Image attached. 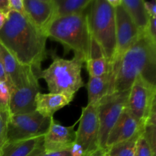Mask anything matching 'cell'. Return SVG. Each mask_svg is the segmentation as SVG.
I'll return each instance as SVG.
<instances>
[{
	"instance_id": "4316f807",
	"label": "cell",
	"mask_w": 156,
	"mask_h": 156,
	"mask_svg": "<svg viewBox=\"0 0 156 156\" xmlns=\"http://www.w3.org/2000/svg\"><path fill=\"white\" fill-rule=\"evenodd\" d=\"M156 17H151L149 18V25L146 29V33L149 35L153 41H156Z\"/></svg>"
},
{
	"instance_id": "d4e9b609",
	"label": "cell",
	"mask_w": 156,
	"mask_h": 156,
	"mask_svg": "<svg viewBox=\"0 0 156 156\" xmlns=\"http://www.w3.org/2000/svg\"><path fill=\"white\" fill-rule=\"evenodd\" d=\"M10 92L7 85L0 82V102L5 108H8Z\"/></svg>"
},
{
	"instance_id": "83f0119b",
	"label": "cell",
	"mask_w": 156,
	"mask_h": 156,
	"mask_svg": "<svg viewBox=\"0 0 156 156\" xmlns=\"http://www.w3.org/2000/svg\"><path fill=\"white\" fill-rule=\"evenodd\" d=\"M144 3V7L146 9V12H147L149 18L151 17H156V1L152 2H146L143 1Z\"/></svg>"
},
{
	"instance_id": "d6986e66",
	"label": "cell",
	"mask_w": 156,
	"mask_h": 156,
	"mask_svg": "<svg viewBox=\"0 0 156 156\" xmlns=\"http://www.w3.org/2000/svg\"><path fill=\"white\" fill-rule=\"evenodd\" d=\"M44 136L21 141L7 143L0 152V156H28L44 143Z\"/></svg>"
},
{
	"instance_id": "44dd1931",
	"label": "cell",
	"mask_w": 156,
	"mask_h": 156,
	"mask_svg": "<svg viewBox=\"0 0 156 156\" xmlns=\"http://www.w3.org/2000/svg\"><path fill=\"white\" fill-rule=\"evenodd\" d=\"M92 0H55L56 18L83 13L89 8Z\"/></svg>"
},
{
	"instance_id": "ffe728a7",
	"label": "cell",
	"mask_w": 156,
	"mask_h": 156,
	"mask_svg": "<svg viewBox=\"0 0 156 156\" xmlns=\"http://www.w3.org/2000/svg\"><path fill=\"white\" fill-rule=\"evenodd\" d=\"M121 4L140 33L146 32L149 25V16L145 9L143 0H122Z\"/></svg>"
},
{
	"instance_id": "8fae6325",
	"label": "cell",
	"mask_w": 156,
	"mask_h": 156,
	"mask_svg": "<svg viewBox=\"0 0 156 156\" xmlns=\"http://www.w3.org/2000/svg\"><path fill=\"white\" fill-rule=\"evenodd\" d=\"M114 10L117 48L114 61L111 66V70L118 62L123 53L136 42L141 34H143L140 33L122 4L116 7Z\"/></svg>"
},
{
	"instance_id": "8d00e7d4",
	"label": "cell",
	"mask_w": 156,
	"mask_h": 156,
	"mask_svg": "<svg viewBox=\"0 0 156 156\" xmlns=\"http://www.w3.org/2000/svg\"><path fill=\"white\" fill-rule=\"evenodd\" d=\"M104 156H107V155H104Z\"/></svg>"
},
{
	"instance_id": "277c9868",
	"label": "cell",
	"mask_w": 156,
	"mask_h": 156,
	"mask_svg": "<svg viewBox=\"0 0 156 156\" xmlns=\"http://www.w3.org/2000/svg\"><path fill=\"white\" fill-rule=\"evenodd\" d=\"M53 62L50 66L36 73L38 79H43L50 93L65 94L74 98L76 93L84 86L81 72L84 61L74 56L71 59L59 57L56 52H50Z\"/></svg>"
},
{
	"instance_id": "d590c367",
	"label": "cell",
	"mask_w": 156,
	"mask_h": 156,
	"mask_svg": "<svg viewBox=\"0 0 156 156\" xmlns=\"http://www.w3.org/2000/svg\"><path fill=\"white\" fill-rule=\"evenodd\" d=\"M8 108H5L4 107L2 106V104H1V102H0V110H7ZM9 110V109H8Z\"/></svg>"
},
{
	"instance_id": "7402d4cb",
	"label": "cell",
	"mask_w": 156,
	"mask_h": 156,
	"mask_svg": "<svg viewBox=\"0 0 156 156\" xmlns=\"http://www.w3.org/2000/svg\"><path fill=\"white\" fill-rule=\"evenodd\" d=\"M137 140H128L114 145L105 152V155L107 156H136Z\"/></svg>"
},
{
	"instance_id": "6da1fadb",
	"label": "cell",
	"mask_w": 156,
	"mask_h": 156,
	"mask_svg": "<svg viewBox=\"0 0 156 156\" xmlns=\"http://www.w3.org/2000/svg\"><path fill=\"white\" fill-rule=\"evenodd\" d=\"M47 36L27 17L9 11L7 20L0 30V43L21 65L31 66L35 73L47 56Z\"/></svg>"
},
{
	"instance_id": "f546056e",
	"label": "cell",
	"mask_w": 156,
	"mask_h": 156,
	"mask_svg": "<svg viewBox=\"0 0 156 156\" xmlns=\"http://www.w3.org/2000/svg\"><path fill=\"white\" fill-rule=\"evenodd\" d=\"M9 11V0H0V12L8 14Z\"/></svg>"
},
{
	"instance_id": "5b68a950",
	"label": "cell",
	"mask_w": 156,
	"mask_h": 156,
	"mask_svg": "<svg viewBox=\"0 0 156 156\" xmlns=\"http://www.w3.org/2000/svg\"><path fill=\"white\" fill-rule=\"evenodd\" d=\"M88 18L91 37L100 46L111 66L117 48L115 10L108 0H92Z\"/></svg>"
},
{
	"instance_id": "9c48e42d",
	"label": "cell",
	"mask_w": 156,
	"mask_h": 156,
	"mask_svg": "<svg viewBox=\"0 0 156 156\" xmlns=\"http://www.w3.org/2000/svg\"><path fill=\"white\" fill-rule=\"evenodd\" d=\"M76 131V143L81 146L85 156L101 150L98 143L99 121L98 105H88L82 108Z\"/></svg>"
},
{
	"instance_id": "603a6c76",
	"label": "cell",
	"mask_w": 156,
	"mask_h": 156,
	"mask_svg": "<svg viewBox=\"0 0 156 156\" xmlns=\"http://www.w3.org/2000/svg\"><path fill=\"white\" fill-rule=\"evenodd\" d=\"M9 117V110H0V152L7 143V126Z\"/></svg>"
},
{
	"instance_id": "3957f363",
	"label": "cell",
	"mask_w": 156,
	"mask_h": 156,
	"mask_svg": "<svg viewBox=\"0 0 156 156\" xmlns=\"http://www.w3.org/2000/svg\"><path fill=\"white\" fill-rule=\"evenodd\" d=\"M47 37L58 41L66 50H73L75 56L86 62L90 57L91 35L88 12L56 18L47 30Z\"/></svg>"
},
{
	"instance_id": "484cf974",
	"label": "cell",
	"mask_w": 156,
	"mask_h": 156,
	"mask_svg": "<svg viewBox=\"0 0 156 156\" xmlns=\"http://www.w3.org/2000/svg\"><path fill=\"white\" fill-rule=\"evenodd\" d=\"M9 9L10 11H14L27 17L23 0H9Z\"/></svg>"
},
{
	"instance_id": "e0dca14e",
	"label": "cell",
	"mask_w": 156,
	"mask_h": 156,
	"mask_svg": "<svg viewBox=\"0 0 156 156\" xmlns=\"http://www.w3.org/2000/svg\"><path fill=\"white\" fill-rule=\"evenodd\" d=\"M86 67L89 77H99L111 73V66L101 47L92 37L90 57L86 61Z\"/></svg>"
},
{
	"instance_id": "2e32d148",
	"label": "cell",
	"mask_w": 156,
	"mask_h": 156,
	"mask_svg": "<svg viewBox=\"0 0 156 156\" xmlns=\"http://www.w3.org/2000/svg\"><path fill=\"white\" fill-rule=\"evenodd\" d=\"M74 98L61 94L37 93L35 98V111L45 117H53L55 113L69 105Z\"/></svg>"
},
{
	"instance_id": "30bf717a",
	"label": "cell",
	"mask_w": 156,
	"mask_h": 156,
	"mask_svg": "<svg viewBox=\"0 0 156 156\" xmlns=\"http://www.w3.org/2000/svg\"><path fill=\"white\" fill-rule=\"evenodd\" d=\"M40 92L38 78L30 67L23 85L10 93L9 109L10 115L27 114L35 111V98Z\"/></svg>"
},
{
	"instance_id": "7a4b0ae2",
	"label": "cell",
	"mask_w": 156,
	"mask_h": 156,
	"mask_svg": "<svg viewBox=\"0 0 156 156\" xmlns=\"http://www.w3.org/2000/svg\"><path fill=\"white\" fill-rule=\"evenodd\" d=\"M155 69L156 41L144 32L111 69L112 85L110 94L130 89L139 76L156 86Z\"/></svg>"
},
{
	"instance_id": "f1b7e54d",
	"label": "cell",
	"mask_w": 156,
	"mask_h": 156,
	"mask_svg": "<svg viewBox=\"0 0 156 156\" xmlns=\"http://www.w3.org/2000/svg\"><path fill=\"white\" fill-rule=\"evenodd\" d=\"M73 147V146H72ZM71 149H67V150L59 151V152H43L42 156H72Z\"/></svg>"
},
{
	"instance_id": "52a82bcc",
	"label": "cell",
	"mask_w": 156,
	"mask_h": 156,
	"mask_svg": "<svg viewBox=\"0 0 156 156\" xmlns=\"http://www.w3.org/2000/svg\"><path fill=\"white\" fill-rule=\"evenodd\" d=\"M53 118L44 117L36 111L10 115L7 126V142L12 143L44 136Z\"/></svg>"
},
{
	"instance_id": "4dcf8cb0",
	"label": "cell",
	"mask_w": 156,
	"mask_h": 156,
	"mask_svg": "<svg viewBox=\"0 0 156 156\" xmlns=\"http://www.w3.org/2000/svg\"><path fill=\"white\" fill-rule=\"evenodd\" d=\"M0 82L5 83L7 85L8 88H9V82H8L7 77H6V75L5 73L4 68H3V65L1 61V59H0Z\"/></svg>"
},
{
	"instance_id": "cb8c5ba5",
	"label": "cell",
	"mask_w": 156,
	"mask_h": 156,
	"mask_svg": "<svg viewBox=\"0 0 156 156\" xmlns=\"http://www.w3.org/2000/svg\"><path fill=\"white\" fill-rule=\"evenodd\" d=\"M136 156H156L155 152L151 147L143 133L136 140Z\"/></svg>"
},
{
	"instance_id": "4fadbf2b",
	"label": "cell",
	"mask_w": 156,
	"mask_h": 156,
	"mask_svg": "<svg viewBox=\"0 0 156 156\" xmlns=\"http://www.w3.org/2000/svg\"><path fill=\"white\" fill-rule=\"evenodd\" d=\"M143 131L144 126L129 114L126 108L108 136L105 152L117 143L137 140L143 133Z\"/></svg>"
},
{
	"instance_id": "1f68e13d",
	"label": "cell",
	"mask_w": 156,
	"mask_h": 156,
	"mask_svg": "<svg viewBox=\"0 0 156 156\" xmlns=\"http://www.w3.org/2000/svg\"><path fill=\"white\" fill-rule=\"evenodd\" d=\"M43 152H44V146L42 144L39 147L37 148L35 150H34L28 156H42Z\"/></svg>"
},
{
	"instance_id": "e575fe53",
	"label": "cell",
	"mask_w": 156,
	"mask_h": 156,
	"mask_svg": "<svg viewBox=\"0 0 156 156\" xmlns=\"http://www.w3.org/2000/svg\"><path fill=\"white\" fill-rule=\"evenodd\" d=\"M104 155H105V152H104L103 151L98 150V151H97L96 152H94V154H92V155H91L89 156H104Z\"/></svg>"
},
{
	"instance_id": "9a60e30c",
	"label": "cell",
	"mask_w": 156,
	"mask_h": 156,
	"mask_svg": "<svg viewBox=\"0 0 156 156\" xmlns=\"http://www.w3.org/2000/svg\"><path fill=\"white\" fill-rule=\"evenodd\" d=\"M0 59L9 82V92H12L23 85L27 71L31 66L21 65L13 55L0 43Z\"/></svg>"
},
{
	"instance_id": "ac0fdd59",
	"label": "cell",
	"mask_w": 156,
	"mask_h": 156,
	"mask_svg": "<svg viewBox=\"0 0 156 156\" xmlns=\"http://www.w3.org/2000/svg\"><path fill=\"white\" fill-rule=\"evenodd\" d=\"M112 79L111 73L99 77H89L86 85L88 105H98L105 96L111 93Z\"/></svg>"
},
{
	"instance_id": "836d02e7",
	"label": "cell",
	"mask_w": 156,
	"mask_h": 156,
	"mask_svg": "<svg viewBox=\"0 0 156 156\" xmlns=\"http://www.w3.org/2000/svg\"><path fill=\"white\" fill-rule=\"evenodd\" d=\"M108 2L112 6L114 9H115L116 7L119 6L120 5H121L122 0H108Z\"/></svg>"
},
{
	"instance_id": "d6a6232c",
	"label": "cell",
	"mask_w": 156,
	"mask_h": 156,
	"mask_svg": "<svg viewBox=\"0 0 156 156\" xmlns=\"http://www.w3.org/2000/svg\"><path fill=\"white\" fill-rule=\"evenodd\" d=\"M8 15H9V13L7 14V13H5V12H0V30L2 28L5 23L6 20H7Z\"/></svg>"
},
{
	"instance_id": "5bb4252c",
	"label": "cell",
	"mask_w": 156,
	"mask_h": 156,
	"mask_svg": "<svg viewBox=\"0 0 156 156\" xmlns=\"http://www.w3.org/2000/svg\"><path fill=\"white\" fill-rule=\"evenodd\" d=\"M23 2L27 18L46 34L49 26L56 18L55 0H23Z\"/></svg>"
},
{
	"instance_id": "8992f818",
	"label": "cell",
	"mask_w": 156,
	"mask_h": 156,
	"mask_svg": "<svg viewBox=\"0 0 156 156\" xmlns=\"http://www.w3.org/2000/svg\"><path fill=\"white\" fill-rule=\"evenodd\" d=\"M129 89L122 92H115L105 96L98 104L99 121V148L104 152L111 129L126 108Z\"/></svg>"
},
{
	"instance_id": "7c38bea8",
	"label": "cell",
	"mask_w": 156,
	"mask_h": 156,
	"mask_svg": "<svg viewBox=\"0 0 156 156\" xmlns=\"http://www.w3.org/2000/svg\"><path fill=\"white\" fill-rule=\"evenodd\" d=\"M76 124L65 126L52 119L50 127L44 137V152H59L71 149L76 140V131L74 129Z\"/></svg>"
},
{
	"instance_id": "ba28073f",
	"label": "cell",
	"mask_w": 156,
	"mask_h": 156,
	"mask_svg": "<svg viewBox=\"0 0 156 156\" xmlns=\"http://www.w3.org/2000/svg\"><path fill=\"white\" fill-rule=\"evenodd\" d=\"M156 86L139 76L129 89L126 109L143 126L155 108Z\"/></svg>"
}]
</instances>
